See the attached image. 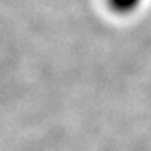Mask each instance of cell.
Returning a JSON list of instances; mask_svg holds the SVG:
<instances>
[{
    "mask_svg": "<svg viewBox=\"0 0 151 151\" xmlns=\"http://www.w3.org/2000/svg\"><path fill=\"white\" fill-rule=\"evenodd\" d=\"M106 3L116 15H130L140 8L143 0H106Z\"/></svg>",
    "mask_w": 151,
    "mask_h": 151,
    "instance_id": "cell-1",
    "label": "cell"
}]
</instances>
